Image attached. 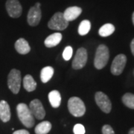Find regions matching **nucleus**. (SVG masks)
<instances>
[{
  "mask_svg": "<svg viewBox=\"0 0 134 134\" xmlns=\"http://www.w3.org/2000/svg\"><path fill=\"white\" fill-rule=\"evenodd\" d=\"M72 53H73V49L71 46H67L65 48L63 52V58L65 60H69L72 56Z\"/></svg>",
  "mask_w": 134,
  "mask_h": 134,
  "instance_id": "nucleus-23",
  "label": "nucleus"
},
{
  "mask_svg": "<svg viewBox=\"0 0 134 134\" xmlns=\"http://www.w3.org/2000/svg\"><path fill=\"white\" fill-rule=\"evenodd\" d=\"M15 48L16 52L21 54H26L31 51L29 43L23 38H19L15 43Z\"/></svg>",
  "mask_w": 134,
  "mask_h": 134,
  "instance_id": "nucleus-14",
  "label": "nucleus"
},
{
  "mask_svg": "<svg viewBox=\"0 0 134 134\" xmlns=\"http://www.w3.org/2000/svg\"><path fill=\"white\" fill-rule=\"evenodd\" d=\"M52 129V124L48 121H44L40 122L35 127L36 134H47Z\"/></svg>",
  "mask_w": 134,
  "mask_h": 134,
  "instance_id": "nucleus-18",
  "label": "nucleus"
},
{
  "mask_svg": "<svg viewBox=\"0 0 134 134\" xmlns=\"http://www.w3.org/2000/svg\"><path fill=\"white\" fill-rule=\"evenodd\" d=\"M48 100L51 105L54 108H58L61 103V96L58 90H53L48 94Z\"/></svg>",
  "mask_w": 134,
  "mask_h": 134,
  "instance_id": "nucleus-16",
  "label": "nucleus"
},
{
  "mask_svg": "<svg viewBox=\"0 0 134 134\" xmlns=\"http://www.w3.org/2000/svg\"><path fill=\"white\" fill-rule=\"evenodd\" d=\"M29 107L34 118L38 120L43 119L46 115V111L44 110V107L40 100L38 99L31 100Z\"/></svg>",
  "mask_w": 134,
  "mask_h": 134,
  "instance_id": "nucleus-11",
  "label": "nucleus"
},
{
  "mask_svg": "<svg viewBox=\"0 0 134 134\" xmlns=\"http://www.w3.org/2000/svg\"><path fill=\"white\" fill-rule=\"evenodd\" d=\"M81 12L82 9L79 7H77V6L69 7L64 11L63 16L66 21L70 22V21H73V20L76 19L81 15Z\"/></svg>",
  "mask_w": 134,
  "mask_h": 134,
  "instance_id": "nucleus-12",
  "label": "nucleus"
},
{
  "mask_svg": "<svg viewBox=\"0 0 134 134\" xmlns=\"http://www.w3.org/2000/svg\"><path fill=\"white\" fill-rule=\"evenodd\" d=\"M73 132L75 134H85L86 130L83 125H82L81 124H77L74 126Z\"/></svg>",
  "mask_w": 134,
  "mask_h": 134,
  "instance_id": "nucleus-24",
  "label": "nucleus"
},
{
  "mask_svg": "<svg viewBox=\"0 0 134 134\" xmlns=\"http://www.w3.org/2000/svg\"><path fill=\"white\" fill-rule=\"evenodd\" d=\"M110 58L109 49L105 45H100L96 50L94 65L97 69H101L107 65Z\"/></svg>",
  "mask_w": 134,
  "mask_h": 134,
  "instance_id": "nucleus-2",
  "label": "nucleus"
},
{
  "mask_svg": "<svg viewBox=\"0 0 134 134\" xmlns=\"http://www.w3.org/2000/svg\"><path fill=\"white\" fill-rule=\"evenodd\" d=\"M68 109L70 113L75 117H81L86 112V107L83 101L77 97L69 98L68 101Z\"/></svg>",
  "mask_w": 134,
  "mask_h": 134,
  "instance_id": "nucleus-3",
  "label": "nucleus"
},
{
  "mask_svg": "<svg viewBox=\"0 0 134 134\" xmlns=\"http://www.w3.org/2000/svg\"><path fill=\"white\" fill-rule=\"evenodd\" d=\"M102 133L103 134H115V132L112 127L108 125H104L102 127Z\"/></svg>",
  "mask_w": 134,
  "mask_h": 134,
  "instance_id": "nucleus-25",
  "label": "nucleus"
},
{
  "mask_svg": "<svg viewBox=\"0 0 134 134\" xmlns=\"http://www.w3.org/2000/svg\"><path fill=\"white\" fill-rule=\"evenodd\" d=\"M8 86L10 90L14 94H17L21 86V72L19 70L13 69L8 77Z\"/></svg>",
  "mask_w": 134,
  "mask_h": 134,
  "instance_id": "nucleus-4",
  "label": "nucleus"
},
{
  "mask_svg": "<svg viewBox=\"0 0 134 134\" xmlns=\"http://www.w3.org/2000/svg\"><path fill=\"white\" fill-rule=\"evenodd\" d=\"M23 86L26 91L33 92L37 88V83L34 81L33 77L30 75H27L23 79Z\"/></svg>",
  "mask_w": 134,
  "mask_h": 134,
  "instance_id": "nucleus-17",
  "label": "nucleus"
},
{
  "mask_svg": "<svg viewBox=\"0 0 134 134\" xmlns=\"http://www.w3.org/2000/svg\"><path fill=\"white\" fill-rule=\"evenodd\" d=\"M95 99L97 105L100 110L105 113H109L112 109V104L110 98L106 94L102 92H98L96 93Z\"/></svg>",
  "mask_w": 134,
  "mask_h": 134,
  "instance_id": "nucleus-7",
  "label": "nucleus"
},
{
  "mask_svg": "<svg viewBox=\"0 0 134 134\" xmlns=\"http://www.w3.org/2000/svg\"><path fill=\"white\" fill-rule=\"evenodd\" d=\"M128 134H134V127H133V128H131V129L130 130L129 133Z\"/></svg>",
  "mask_w": 134,
  "mask_h": 134,
  "instance_id": "nucleus-28",
  "label": "nucleus"
},
{
  "mask_svg": "<svg viewBox=\"0 0 134 134\" xmlns=\"http://www.w3.org/2000/svg\"><path fill=\"white\" fill-rule=\"evenodd\" d=\"M122 102L126 107L130 109H134V95L131 93H126L122 97Z\"/></svg>",
  "mask_w": 134,
  "mask_h": 134,
  "instance_id": "nucleus-22",
  "label": "nucleus"
},
{
  "mask_svg": "<svg viewBox=\"0 0 134 134\" xmlns=\"http://www.w3.org/2000/svg\"><path fill=\"white\" fill-rule=\"evenodd\" d=\"M62 40V34L60 33H54L48 36L45 40V46L48 48H52L58 46Z\"/></svg>",
  "mask_w": 134,
  "mask_h": 134,
  "instance_id": "nucleus-15",
  "label": "nucleus"
},
{
  "mask_svg": "<svg viewBox=\"0 0 134 134\" xmlns=\"http://www.w3.org/2000/svg\"><path fill=\"white\" fill-rule=\"evenodd\" d=\"M91 29V23L89 20H83L78 26V33L81 36H84L89 33Z\"/></svg>",
  "mask_w": 134,
  "mask_h": 134,
  "instance_id": "nucleus-21",
  "label": "nucleus"
},
{
  "mask_svg": "<svg viewBox=\"0 0 134 134\" xmlns=\"http://www.w3.org/2000/svg\"><path fill=\"white\" fill-rule=\"evenodd\" d=\"M40 3H36L34 6L31 7L29 11L27 20L29 25L36 26L40 23L42 17V12L40 9Z\"/></svg>",
  "mask_w": 134,
  "mask_h": 134,
  "instance_id": "nucleus-6",
  "label": "nucleus"
},
{
  "mask_svg": "<svg viewBox=\"0 0 134 134\" xmlns=\"http://www.w3.org/2000/svg\"><path fill=\"white\" fill-rule=\"evenodd\" d=\"M127 63V57L125 54H119L115 58L111 65V72L114 75H119L124 71Z\"/></svg>",
  "mask_w": 134,
  "mask_h": 134,
  "instance_id": "nucleus-8",
  "label": "nucleus"
},
{
  "mask_svg": "<svg viewBox=\"0 0 134 134\" xmlns=\"http://www.w3.org/2000/svg\"><path fill=\"white\" fill-rule=\"evenodd\" d=\"M115 31V27L113 24H107L102 25L98 31V34L101 37H108Z\"/></svg>",
  "mask_w": 134,
  "mask_h": 134,
  "instance_id": "nucleus-20",
  "label": "nucleus"
},
{
  "mask_svg": "<svg viewBox=\"0 0 134 134\" xmlns=\"http://www.w3.org/2000/svg\"><path fill=\"white\" fill-rule=\"evenodd\" d=\"M0 119L3 122H8L10 119V110L7 101L0 102Z\"/></svg>",
  "mask_w": 134,
  "mask_h": 134,
  "instance_id": "nucleus-13",
  "label": "nucleus"
},
{
  "mask_svg": "<svg viewBox=\"0 0 134 134\" xmlns=\"http://www.w3.org/2000/svg\"><path fill=\"white\" fill-rule=\"evenodd\" d=\"M13 134H30L29 131H27L26 130H19L14 132Z\"/></svg>",
  "mask_w": 134,
  "mask_h": 134,
  "instance_id": "nucleus-26",
  "label": "nucleus"
},
{
  "mask_svg": "<svg viewBox=\"0 0 134 134\" xmlns=\"http://www.w3.org/2000/svg\"><path fill=\"white\" fill-rule=\"evenodd\" d=\"M130 48H131L132 54L134 55V39L132 40V42H131V43H130Z\"/></svg>",
  "mask_w": 134,
  "mask_h": 134,
  "instance_id": "nucleus-27",
  "label": "nucleus"
},
{
  "mask_svg": "<svg viewBox=\"0 0 134 134\" xmlns=\"http://www.w3.org/2000/svg\"><path fill=\"white\" fill-rule=\"evenodd\" d=\"M132 20H133V23L134 25V12L133 14V16H132Z\"/></svg>",
  "mask_w": 134,
  "mask_h": 134,
  "instance_id": "nucleus-29",
  "label": "nucleus"
},
{
  "mask_svg": "<svg viewBox=\"0 0 134 134\" xmlns=\"http://www.w3.org/2000/svg\"><path fill=\"white\" fill-rule=\"evenodd\" d=\"M16 112L19 120L26 127H32L34 125V117L29 107L25 104L21 103L16 107Z\"/></svg>",
  "mask_w": 134,
  "mask_h": 134,
  "instance_id": "nucleus-1",
  "label": "nucleus"
},
{
  "mask_svg": "<svg viewBox=\"0 0 134 134\" xmlns=\"http://www.w3.org/2000/svg\"><path fill=\"white\" fill-rule=\"evenodd\" d=\"M54 75V69L52 66L44 67L41 70L40 78L43 83H47L51 80Z\"/></svg>",
  "mask_w": 134,
  "mask_h": 134,
  "instance_id": "nucleus-19",
  "label": "nucleus"
},
{
  "mask_svg": "<svg viewBox=\"0 0 134 134\" xmlns=\"http://www.w3.org/2000/svg\"><path fill=\"white\" fill-rule=\"evenodd\" d=\"M5 6L10 17L18 18L22 14L23 8L18 0H8Z\"/></svg>",
  "mask_w": 134,
  "mask_h": 134,
  "instance_id": "nucleus-10",
  "label": "nucleus"
},
{
  "mask_svg": "<svg viewBox=\"0 0 134 134\" xmlns=\"http://www.w3.org/2000/svg\"><path fill=\"white\" fill-rule=\"evenodd\" d=\"M69 25V22L66 20L63 16V14L58 12L53 15L48 23V28L52 30L63 31L66 29Z\"/></svg>",
  "mask_w": 134,
  "mask_h": 134,
  "instance_id": "nucleus-5",
  "label": "nucleus"
},
{
  "mask_svg": "<svg viewBox=\"0 0 134 134\" xmlns=\"http://www.w3.org/2000/svg\"><path fill=\"white\" fill-rule=\"evenodd\" d=\"M87 52L85 48H78L72 61V68L75 69H81L85 66L87 61Z\"/></svg>",
  "mask_w": 134,
  "mask_h": 134,
  "instance_id": "nucleus-9",
  "label": "nucleus"
}]
</instances>
